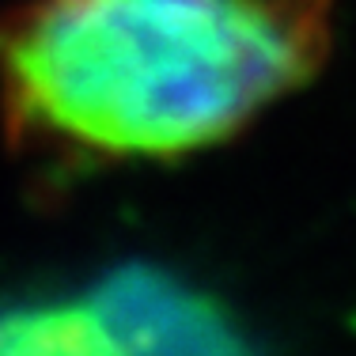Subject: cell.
Instances as JSON below:
<instances>
[{"mask_svg":"<svg viewBox=\"0 0 356 356\" xmlns=\"http://www.w3.org/2000/svg\"><path fill=\"white\" fill-rule=\"evenodd\" d=\"M0 356H144L103 277L76 296L0 307Z\"/></svg>","mask_w":356,"mask_h":356,"instance_id":"obj_3","label":"cell"},{"mask_svg":"<svg viewBox=\"0 0 356 356\" xmlns=\"http://www.w3.org/2000/svg\"><path fill=\"white\" fill-rule=\"evenodd\" d=\"M144 356H261L232 307L159 266L129 261L103 277Z\"/></svg>","mask_w":356,"mask_h":356,"instance_id":"obj_2","label":"cell"},{"mask_svg":"<svg viewBox=\"0 0 356 356\" xmlns=\"http://www.w3.org/2000/svg\"><path fill=\"white\" fill-rule=\"evenodd\" d=\"M337 0H23L0 114L49 171L178 163L243 137L326 69Z\"/></svg>","mask_w":356,"mask_h":356,"instance_id":"obj_1","label":"cell"}]
</instances>
